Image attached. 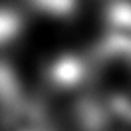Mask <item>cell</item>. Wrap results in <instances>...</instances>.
Segmentation results:
<instances>
[{
  "label": "cell",
  "instance_id": "cell-2",
  "mask_svg": "<svg viewBox=\"0 0 131 131\" xmlns=\"http://www.w3.org/2000/svg\"><path fill=\"white\" fill-rule=\"evenodd\" d=\"M34 6L50 16H64L74 10L75 0H32Z\"/></svg>",
  "mask_w": 131,
  "mask_h": 131
},
{
  "label": "cell",
  "instance_id": "cell-1",
  "mask_svg": "<svg viewBox=\"0 0 131 131\" xmlns=\"http://www.w3.org/2000/svg\"><path fill=\"white\" fill-rule=\"evenodd\" d=\"M103 46L131 60V0H113L103 16Z\"/></svg>",
  "mask_w": 131,
  "mask_h": 131
},
{
  "label": "cell",
  "instance_id": "cell-3",
  "mask_svg": "<svg viewBox=\"0 0 131 131\" xmlns=\"http://www.w3.org/2000/svg\"><path fill=\"white\" fill-rule=\"evenodd\" d=\"M20 18L10 10H0V42L14 38V34L20 32Z\"/></svg>",
  "mask_w": 131,
  "mask_h": 131
}]
</instances>
